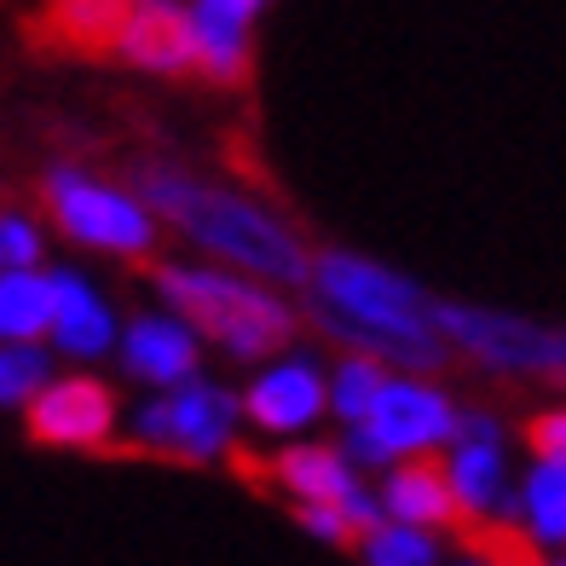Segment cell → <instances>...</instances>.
<instances>
[{
	"label": "cell",
	"mask_w": 566,
	"mask_h": 566,
	"mask_svg": "<svg viewBox=\"0 0 566 566\" xmlns=\"http://www.w3.org/2000/svg\"><path fill=\"white\" fill-rule=\"evenodd\" d=\"M313 313L336 342L370 353L399 370H440L446 336L433 324V301L410 277L365 261V254L329 249L313 261Z\"/></svg>",
	"instance_id": "obj_1"
},
{
	"label": "cell",
	"mask_w": 566,
	"mask_h": 566,
	"mask_svg": "<svg viewBox=\"0 0 566 566\" xmlns=\"http://www.w3.org/2000/svg\"><path fill=\"white\" fill-rule=\"evenodd\" d=\"M145 202L157 220H174L191 243L214 249L220 261L238 272H254L266 283H306L313 277V254L277 214L238 191H209L174 168H145Z\"/></svg>",
	"instance_id": "obj_2"
},
{
	"label": "cell",
	"mask_w": 566,
	"mask_h": 566,
	"mask_svg": "<svg viewBox=\"0 0 566 566\" xmlns=\"http://www.w3.org/2000/svg\"><path fill=\"white\" fill-rule=\"evenodd\" d=\"M157 290L191 329H202L231 358H272L290 347L295 313L272 290L231 272H197V266H157Z\"/></svg>",
	"instance_id": "obj_3"
},
{
	"label": "cell",
	"mask_w": 566,
	"mask_h": 566,
	"mask_svg": "<svg viewBox=\"0 0 566 566\" xmlns=\"http://www.w3.org/2000/svg\"><path fill=\"white\" fill-rule=\"evenodd\" d=\"M46 214L75 243L116 254V261H150L157 254V214H150V202L127 197L93 174H75V168L46 174Z\"/></svg>",
	"instance_id": "obj_4"
},
{
	"label": "cell",
	"mask_w": 566,
	"mask_h": 566,
	"mask_svg": "<svg viewBox=\"0 0 566 566\" xmlns=\"http://www.w3.org/2000/svg\"><path fill=\"white\" fill-rule=\"evenodd\" d=\"M433 324H440L446 342H457L462 353H474L480 365H492V370L566 376V329L509 318V313H485V306H457V301H433Z\"/></svg>",
	"instance_id": "obj_5"
},
{
	"label": "cell",
	"mask_w": 566,
	"mask_h": 566,
	"mask_svg": "<svg viewBox=\"0 0 566 566\" xmlns=\"http://www.w3.org/2000/svg\"><path fill=\"white\" fill-rule=\"evenodd\" d=\"M231 417L238 399L209 381H174V399H157L139 410L134 422V451L145 457H168V462H209L231 446Z\"/></svg>",
	"instance_id": "obj_6"
},
{
	"label": "cell",
	"mask_w": 566,
	"mask_h": 566,
	"mask_svg": "<svg viewBox=\"0 0 566 566\" xmlns=\"http://www.w3.org/2000/svg\"><path fill=\"white\" fill-rule=\"evenodd\" d=\"M231 469H238L249 485L261 492H290L295 503H342L358 526H376V503L370 492H358L353 469L336 451H318V446H295V451H277V457H254L231 446Z\"/></svg>",
	"instance_id": "obj_7"
},
{
	"label": "cell",
	"mask_w": 566,
	"mask_h": 566,
	"mask_svg": "<svg viewBox=\"0 0 566 566\" xmlns=\"http://www.w3.org/2000/svg\"><path fill=\"white\" fill-rule=\"evenodd\" d=\"M116 417V394L98 376H64L30 399V440L59 451H105Z\"/></svg>",
	"instance_id": "obj_8"
},
{
	"label": "cell",
	"mask_w": 566,
	"mask_h": 566,
	"mask_svg": "<svg viewBox=\"0 0 566 566\" xmlns=\"http://www.w3.org/2000/svg\"><path fill=\"white\" fill-rule=\"evenodd\" d=\"M358 428L381 446V457H410V451H433L440 440H451L457 410L440 388L422 381H381V394L370 399V410L358 417Z\"/></svg>",
	"instance_id": "obj_9"
},
{
	"label": "cell",
	"mask_w": 566,
	"mask_h": 566,
	"mask_svg": "<svg viewBox=\"0 0 566 566\" xmlns=\"http://www.w3.org/2000/svg\"><path fill=\"white\" fill-rule=\"evenodd\" d=\"M116 53L139 70L157 75H186L197 70V35H191V12H179L174 0H134V18L122 30Z\"/></svg>",
	"instance_id": "obj_10"
},
{
	"label": "cell",
	"mask_w": 566,
	"mask_h": 566,
	"mask_svg": "<svg viewBox=\"0 0 566 566\" xmlns=\"http://www.w3.org/2000/svg\"><path fill=\"white\" fill-rule=\"evenodd\" d=\"M261 0H191V35H197V70L226 87L249 82V23Z\"/></svg>",
	"instance_id": "obj_11"
},
{
	"label": "cell",
	"mask_w": 566,
	"mask_h": 566,
	"mask_svg": "<svg viewBox=\"0 0 566 566\" xmlns=\"http://www.w3.org/2000/svg\"><path fill=\"white\" fill-rule=\"evenodd\" d=\"M388 509H394V521L446 526V532H462V521H469V509H462L457 485H451V469L433 451H410L388 474Z\"/></svg>",
	"instance_id": "obj_12"
},
{
	"label": "cell",
	"mask_w": 566,
	"mask_h": 566,
	"mask_svg": "<svg viewBox=\"0 0 566 566\" xmlns=\"http://www.w3.org/2000/svg\"><path fill=\"white\" fill-rule=\"evenodd\" d=\"M324 399H329V388H324V376L313 365H277V370H266L261 381H254L243 405H249V417L261 428L295 433V428H306L318 417Z\"/></svg>",
	"instance_id": "obj_13"
},
{
	"label": "cell",
	"mask_w": 566,
	"mask_h": 566,
	"mask_svg": "<svg viewBox=\"0 0 566 566\" xmlns=\"http://www.w3.org/2000/svg\"><path fill=\"white\" fill-rule=\"evenodd\" d=\"M127 18H134V0H46V41L87 59H111Z\"/></svg>",
	"instance_id": "obj_14"
},
{
	"label": "cell",
	"mask_w": 566,
	"mask_h": 566,
	"mask_svg": "<svg viewBox=\"0 0 566 566\" xmlns=\"http://www.w3.org/2000/svg\"><path fill=\"white\" fill-rule=\"evenodd\" d=\"M127 370L145 381H186L197 376V342L186 318H139L127 329Z\"/></svg>",
	"instance_id": "obj_15"
},
{
	"label": "cell",
	"mask_w": 566,
	"mask_h": 566,
	"mask_svg": "<svg viewBox=\"0 0 566 566\" xmlns=\"http://www.w3.org/2000/svg\"><path fill=\"white\" fill-rule=\"evenodd\" d=\"M53 336L75 358H98V353L116 342L111 306L98 301L82 277H53Z\"/></svg>",
	"instance_id": "obj_16"
},
{
	"label": "cell",
	"mask_w": 566,
	"mask_h": 566,
	"mask_svg": "<svg viewBox=\"0 0 566 566\" xmlns=\"http://www.w3.org/2000/svg\"><path fill=\"white\" fill-rule=\"evenodd\" d=\"M446 469H451V485H457L462 509H469V521H474V514H509L497 440H457ZM469 521H462V526H469Z\"/></svg>",
	"instance_id": "obj_17"
},
{
	"label": "cell",
	"mask_w": 566,
	"mask_h": 566,
	"mask_svg": "<svg viewBox=\"0 0 566 566\" xmlns=\"http://www.w3.org/2000/svg\"><path fill=\"white\" fill-rule=\"evenodd\" d=\"M53 329V277L30 266L0 272V336L7 342H35Z\"/></svg>",
	"instance_id": "obj_18"
},
{
	"label": "cell",
	"mask_w": 566,
	"mask_h": 566,
	"mask_svg": "<svg viewBox=\"0 0 566 566\" xmlns=\"http://www.w3.org/2000/svg\"><path fill=\"white\" fill-rule=\"evenodd\" d=\"M526 514H532V532L544 544H560L566 537V462L537 457V469L526 480Z\"/></svg>",
	"instance_id": "obj_19"
},
{
	"label": "cell",
	"mask_w": 566,
	"mask_h": 566,
	"mask_svg": "<svg viewBox=\"0 0 566 566\" xmlns=\"http://www.w3.org/2000/svg\"><path fill=\"white\" fill-rule=\"evenodd\" d=\"M353 549H358V560H376V566H428L433 537H428V526L394 521V526H365Z\"/></svg>",
	"instance_id": "obj_20"
},
{
	"label": "cell",
	"mask_w": 566,
	"mask_h": 566,
	"mask_svg": "<svg viewBox=\"0 0 566 566\" xmlns=\"http://www.w3.org/2000/svg\"><path fill=\"white\" fill-rule=\"evenodd\" d=\"M381 358H370V353H353L347 365L336 370V381H329V405H336V417H347V422H358L370 410V399L381 394Z\"/></svg>",
	"instance_id": "obj_21"
},
{
	"label": "cell",
	"mask_w": 566,
	"mask_h": 566,
	"mask_svg": "<svg viewBox=\"0 0 566 566\" xmlns=\"http://www.w3.org/2000/svg\"><path fill=\"white\" fill-rule=\"evenodd\" d=\"M46 388V358L18 342V347H0V405H30Z\"/></svg>",
	"instance_id": "obj_22"
},
{
	"label": "cell",
	"mask_w": 566,
	"mask_h": 566,
	"mask_svg": "<svg viewBox=\"0 0 566 566\" xmlns=\"http://www.w3.org/2000/svg\"><path fill=\"white\" fill-rule=\"evenodd\" d=\"M41 238L23 214H0V272H18V266H35Z\"/></svg>",
	"instance_id": "obj_23"
},
{
	"label": "cell",
	"mask_w": 566,
	"mask_h": 566,
	"mask_svg": "<svg viewBox=\"0 0 566 566\" xmlns=\"http://www.w3.org/2000/svg\"><path fill=\"white\" fill-rule=\"evenodd\" d=\"M521 440L532 446V457L566 462V410H544V417H532V422L521 428Z\"/></svg>",
	"instance_id": "obj_24"
}]
</instances>
